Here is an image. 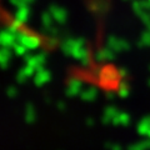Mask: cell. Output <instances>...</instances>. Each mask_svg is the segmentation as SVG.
<instances>
[]
</instances>
